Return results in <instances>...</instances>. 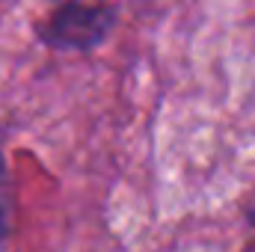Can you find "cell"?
Returning a JSON list of instances; mask_svg holds the SVG:
<instances>
[{"label": "cell", "instance_id": "2", "mask_svg": "<svg viewBox=\"0 0 255 252\" xmlns=\"http://www.w3.org/2000/svg\"><path fill=\"white\" fill-rule=\"evenodd\" d=\"M6 238H9V208L3 199V181H0V252L6 250Z\"/></svg>", "mask_w": 255, "mask_h": 252}, {"label": "cell", "instance_id": "3", "mask_svg": "<svg viewBox=\"0 0 255 252\" xmlns=\"http://www.w3.org/2000/svg\"><path fill=\"white\" fill-rule=\"evenodd\" d=\"M244 252H255V241H253V244H250V247H247Z\"/></svg>", "mask_w": 255, "mask_h": 252}, {"label": "cell", "instance_id": "1", "mask_svg": "<svg viewBox=\"0 0 255 252\" xmlns=\"http://www.w3.org/2000/svg\"><path fill=\"white\" fill-rule=\"evenodd\" d=\"M110 21L113 12L104 0H54L42 36L57 48H92L107 36Z\"/></svg>", "mask_w": 255, "mask_h": 252}]
</instances>
